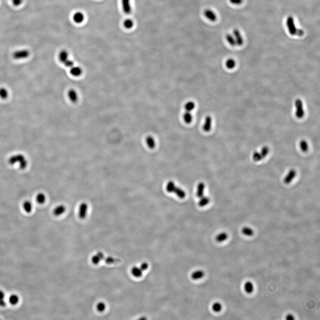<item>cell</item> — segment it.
<instances>
[{"instance_id":"7402d4cb","label":"cell","mask_w":320,"mask_h":320,"mask_svg":"<svg viewBox=\"0 0 320 320\" xmlns=\"http://www.w3.org/2000/svg\"><path fill=\"white\" fill-rule=\"evenodd\" d=\"M146 143L148 147L150 149H153L156 146V142L155 140L151 136L147 137L146 138Z\"/></svg>"},{"instance_id":"e0dca14e","label":"cell","mask_w":320,"mask_h":320,"mask_svg":"<svg viewBox=\"0 0 320 320\" xmlns=\"http://www.w3.org/2000/svg\"><path fill=\"white\" fill-rule=\"evenodd\" d=\"M19 296L16 294H12L10 295L8 299L9 302L12 306H15L18 304L19 301Z\"/></svg>"},{"instance_id":"bcb514c9","label":"cell","mask_w":320,"mask_h":320,"mask_svg":"<svg viewBox=\"0 0 320 320\" xmlns=\"http://www.w3.org/2000/svg\"><path fill=\"white\" fill-rule=\"evenodd\" d=\"M148 267H149V265L146 262H144L141 264L140 268L143 271H144L148 268Z\"/></svg>"},{"instance_id":"484cf974","label":"cell","mask_w":320,"mask_h":320,"mask_svg":"<svg viewBox=\"0 0 320 320\" xmlns=\"http://www.w3.org/2000/svg\"><path fill=\"white\" fill-rule=\"evenodd\" d=\"M195 106L194 102L192 101H189L186 103L184 106V108L186 111L191 112V111H194V109L195 108Z\"/></svg>"},{"instance_id":"1f68e13d","label":"cell","mask_w":320,"mask_h":320,"mask_svg":"<svg viewBox=\"0 0 320 320\" xmlns=\"http://www.w3.org/2000/svg\"><path fill=\"white\" fill-rule=\"evenodd\" d=\"M300 147L303 152H306L308 150V145L307 142L305 140H302L300 142Z\"/></svg>"},{"instance_id":"30bf717a","label":"cell","mask_w":320,"mask_h":320,"mask_svg":"<svg viewBox=\"0 0 320 320\" xmlns=\"http://www.w3.org/2000/svg\"><path fill=\"white\" fill-rule=\"evenodd\" d=\"M212 126V119L210 116H206L203 126V129L205 132L210 131Z\"/></svg>"},{"instance_id":"7a4b0ae2","label":"cell","mask_w":320,"mask_h":320,"mask_svg":"<svg viewBox=\"0 0 320 320\" xmlns=\"http://www.w3.org/2000/svg\"><path fill=\"white\" fill-rule=\"evenodd\" d=\"M286 24L289 33L292 36L297 35L300 37H301L304 35V31L301 29H298L296 27L295 23H294V19L291 16H290L287 17Z\"/></svg>"},{"instance_id":"44dd1931","label":"cell","mask_w":320,"mask_h":320,"mask_svg":"<svg viewBox=\"0 0 320 320\" xmlns=\"http://www.w3.org/2000/svg\"><path fill=\"white\" fill-rule=\"evenodd\" d=\"M183 118L185 123L189 124L193 121V115L190 112L186 111L183 114Z\"/></svg>"},{"instance_id":"4316f807","label":"cell","mask_w":320,"mask_h":320,"mask_svg":"<svg viewBox=\"0 0 320 320\" xmlns=\"http://www.w3.org/2000/svg\"><path fill=\"white\" fill-rule=\"evenodd\" d=\"M244 290L248 293H251L253 292L254 290V286L251 282H247L245 283L244 285Z\"/></svg>"},{"instance_id":"9c48e42d","label":"cell","mask_w":320,"mask_h":320,"mask_svg":"<svg viewBox=\"0 0 320 320\" xmlns=\"http://www.w3.org/2000/svg\"><path fill=\"white\" fill-rule=\"evenodd\" d=\"M122 9L125 14H129L132 12L130 0H121Z\"/></svg>"},{"instance_id":"d6986e66","label":"cell","mask_w":320,"mask_h":320,"mask_svg":"<svg viewBox=\"0 0 320 320\" xmlns=\"http://www.w3.org/2000/svg\"><path fill=\"white\" fill-rule=\"evenodd\" d=\"M204 272L201 270H196L192 273L191 277L194 280H199L203 277Z\"/></svg>"},{"instance_id":"8d00e7d4","label":"cell","mask_w":320,"mask_h":320,"mask_svg":"<svg viewBox=\"0 0 320 320\" xmlns=\"http://www.w3.org/2000/svg\"><path fill=\"white\" fill-rule=\"evenodd\" d=\"M252 158H253V160L256 162H259L262 160L260 152L257 151L254 152L252 156Z\"/></svg>"},{"instance_id":"9a60e30c","label":"cell","mask_w":320,"mask_h":320,"mask_svg":"<svg viewBox=\"0 0 320 320\" xmlns=\"http://www.w3.org/2000/svg\"><path fill=\"white\" fill-rule=\"evenodd\" d=\"M71 75L75 77H79L82 73V69L79 66H73L70 68Z\"/></svg>"},{"instance_id":"3957f363","label":"cell","mask_w":320,"mask_h":320,"mask_svg":"<svg viewBox=\"0 0 320 320\" xmlns=\"http://www.w3.org/2000/svg\"><path fill=\"white\" fill-rule=\"evenodd\" d=\"M295 105L296 108V112L295 113L296 117L298 118H302L305 114L304 109H303V102L300 100V99H298L295 101Z\"/></svg>"},{"instance_id":"8fae6325","label":"cell","mask_w":320,"mask_h":320,"mask_svg":"<svg viewBox=\"0 0 320 320\" xmlns=\"http://www.w3.org/2000/svg\"><path fill=\"white\" fill-rule=\"evenodd\" d=\"M66 211V207L64 205L61 204L56 206L53 210V214L55 216H60L65 213Z\"/></svg>"},{"instance_id":"ab89813d","label":"cell","mask_w":320,"mask_h":320,"mask_svg":"<svg viewBox=\"0 0 320 320\" xmlns=\"http://www.w3.org/2000/svg\"><path fill=\"white\" fill-rule=\"evenodd\" d=\"M105 261L106 263L113 264L115 262H118V261H120V260H119L118 259H115V258H113L112 257H108L106 258Z\"/></svg>"},{"instance_id":"2e32d148","label":"cell","mask_w":320,"mask_h":320,"mask_svg":"<svg viewBox=\"0 0 320 320\" xmlns=\"http://www.w3.org/2000/svg\"><path fill=\"white\" fill-rule=\"evenodd\" d=\"M205 188V185L202 182L199 183L197 186V191H196V196L198 198H201L204 196V190Z\"/></svg>"},{"instance_id":"d590c367","label":"cell","mask_w":320,"mask_h":320,"mask_svg":"<svg viewBox=\"0 0 320 320\" xmlns=\"http://www.w3.org/2000/svg\"><path fill=\"white\" fill-rule=\"evenodd\" d=\"M269 149L268 146H265L262 147L261 150V152L260 153L261 154V157L262 158L264 159L267 156L268 154L269 153Z\"/></svg>"},{"instance_id":"74e56055","label":"cell","mask_w":320,"mask_h":320,"mask_svg":"<svg viewBox=\"0 0 320 320\" xmlns=\"http://www.w3.org/2000/svg\"><path fill=\"white\" fill-rule=\"evenodd\" d=\"M212 309L215 312H219L222 310V305L219 302H215L212 305Z\"/></svg>"},{"instance_id":"836d02e7","label":"cell","mask_w":320,"mask_h":320,"mask_svg":"<svg viewBox=\"0 0 320 320\" xmlns=\"http://www.w3.org/2000/svg\"><path fill=\"white\" fill-rule=\"evenodd\" d=\"M225 66L229 69H233L236 66V62L233 59H229L225 62Z\"/></svg>"},{"instance_id":"f1b7e54d","label":"cell","mask_w":320,"mask_h":320,"mask_svg":"<svg viewBox=\"0 0 320 320\" xmlns=\"http://www.w3.org/2000/svg\"><path fill=\"white\" fill-rule=\"evenodd\" d=\"M7 301L6 300V294L2 290H0V307L6 306Z\"/></svg>"},{"instance_id":"4dcf8cb0","label":"cell","mask_w":320,"mask_h":320,"mask_svg":"<svg viewBox=\"0 0 320 320\" xmlns=\"http://www.w3.org/2000/svg\"><path fill=\"white\" fill-rule=\"evenodd\" d=\"M210 202V199L207 196H204L200 198V201L198 202V204L200 207H204L205 205H207Z\"/></svg>"},{"instance_id":"cb8c5ba5","label":"cell","mask_w":320,"mask_h":320,"mask_svg":"<svg viewBox=\"0 0 320 320\" xmlns=\"http://www.w3.org/2000/svg\"><path fill=\"white\" fill-rule=\"evenodd\" d=\"M228 235L225 232H222L217 234L216 237V240L218 242H222L228 238Z\"/></svg>"},{"instance_id":"7c38bea8","label":"cell","mask_w":320,"mask_h":320,"mask_svg":"<svg viewBox=\"0 0 320 320\" xmlns=\"http://www.w3.org/2000/svg\"><path fill=\"white\" fill-rule=\"evenodd\" d=\"M22 208L26 213H30L33 209V204L30 201L26 200L23 203Z\"/></svg>"},{"instance_id":"5bb4252c","label":"cell","mask_w":320,"mask_h":320,"mask_svg":"<svg viewBox=\"0 0 320 320\" xmlns=\"http://www.w3.org/2000/svg\"><path fill=\"white\" fill-rule=\"evenodd\" d=\"M59 58L60 61L64 64L69 59L68 52L66 50H61L59 54Z\"/></svg>"},{"instance_id":"5b68a950","label":"cell","mask_w":320,"mask_h":320,"mask_svg":"<svg viewBox=\"0 0 320 320\" xmlns=\"http://www.w3.org/2000/svg\"><path fill=\"white\" fill-rule=\"evenodd\" d=\"M88 205L87 203L85 202L81 204L79 206V211H78V216L79 218L81 219H84L86 218L87 216V212H88Z\"/></svg>"},{"instance_id":"ac0fdd59","label":"cell","mask_w":320,"mask_h":320,"mask_svg":"<svg viewBox=\"0 0 320 320\" xmlns=\"http://www.w3.org/2000/svg\"><path fill=\"white\" fill-rule=\"evenodd\" d=\"M68 97L70 100L73 102H76L78 100V94L75 90H70L69 91Z\"/></svg>"},{"instance_id":"83f0119b","label":"cell","mask_w":320,"mask_h":320,"mask_svg":"<svg viewBox=\"0 0 320 320\" xmlns=\"http://www.w3.org/2000/svg\"><path fill=\"white\" fill-rule=\"evenodd\" d=\"M241 232L245 236H248V237L252 236L254 233L253 229L247 226L243 227L241 229Z\"/></svg>"},{"instance_id":"f6af8a7d","label":"cell","mask_w":320,"mask_h":320,"mask_svg":"<svg viewBox=\"0 0 320 320\" xmlns=\"http://www.w3.org/2000/svg\"><path fill=\"white\" fill-rule=\"evenodd\" d=\"M229 1L233 5H239L243 2V0H229Z\"/></svg>"},{"instance_id":"d4e9b609","label":"cell","mask_w":320,"mask_h":320,"mask_svg":"<svg viewBox=\"0 0 320 320\" xmlns=\"http://www.w3.org/2000/svg\"><path fill=\"white\" fill-rule=\"evenodd\" d=\"M173 193H175L179 198H181V199L185 198L186 196V192L182 189L176 186L175 187Z\"/></svg>"},{"instance_id":"ffe728a7","label":"cell","mask_w":320,"mask_h":320,"mask_svg":"<svg viewBox=\"0 0 320 320\" xmlns=\"http://www.w3.org/2000/svg\"><path fill=\"white\" fill-rule=\"evenodd\" d=\"M36 200L38 203L43 204L46 201V196L44 193H38L36 196Z\"/></svg>"},{"instance_id":"6da1fadb","label":"cell","mask_w":320,"mask_h":320,"mask_svg":"<svg viewBox=\"0 0 320 320\" xmlns=\"http://www.w3.org/2000/svg\"><path fill=\"white\" fill-rule=\"evenodd\" d=\"M8 163L10 165H17L19 169L25 170L28 165V161L26 157L22 153L14 154L9 157Z\"/></svg>"},{"instance_id":"4fadbf2b","label":"cell","mask_w":320,"mask_h":320,"mask_svg":"<svg viewBox=\"0 0 320 320\" xmlns=\"http://www.w3.org/2000/svg\"><path fill=\"white\" fill-rule=\"evenodd\" d=\"M85 19L84 14L82 12H77L75 13L73 16V20L77 24L81 23L83 22Z\"/></svg>"},{"instance_id":"60d3db41","label":"cell","mask_w":320,"mask_h":320,"mask_svg":"<svg viewBox=\"0 0 320 320\" xmlns=\"http://www.w3.org/2000/svg\"><path fill=\"white\" fill-rule=\"evenodd\" d=\"M105 308V305L103 302H100L98 303L97 306V308L100 312H102L104 311Z\"/></svg>"},{"instance_id":"ba28073f","label":"cell","mask_w":320,"mask_h":320,"mask_svg":"<svg viewBox=\"0 0 320 320\" xmlns=\"http://www.w3.org/2000/svg\"><path fill=\"white\" fill-rule=\"evenodd\" d=\"M204 14L205 17L211 22H215L217 20L216 14L211 9H205L204 12Z\"/></svg>"},{"instance_id":"277c9868","label":"cell","mask_w":320,"mask_h":320,"mask_svg":"<svg viewBox=\"0 0 320 320\" xmlns=\"http://www.w3.org/2000/svg\"><path fill=\"white\" fill-rule=\"evenodd\" d=\"M30 55L29 50L26 49H20L14 52L13 56L16 59H24L28 58Z\"/></svg>"},{"instance_id":"603a6c76","label":"cell","mask_w":320,"mask_h":320,"mask_svg":"<svg viewBox=\"0 0 320 320\" xmlns=\"http://www.w3.org/2000/svg\"><path fill=\"white\" fill-rule=\"evenodd\" d=\"M143 271L140 269V268L137 267L136 266H134L131 269V273L133 276L136 277H140L142 275Z\"/></svg>"},{"instance_id":"e575fe53","label":"cell","mask_w":320,"mask_h":320,"mask_svg":"<svg viewBox=\"0 0 320 320\" xmlns=\"http://www.w3.org/2000/svg\"><path fill=\"white\" fill-rule=\"evenodd\" d=\"M134 23L133 20L130 19H126L123 22L124 27L127 29H130L134 26Z\"/></svg>"},{"instance_id":"f35d334b","label":"cell","mask_w":320,"mask_h":320,"mask_svg":"<svg viewBox=\"0 0 320 320\" xmlns=\"http://www.w3.org/2000/svg\"><path fill=\"white\" fill-rule=\"evenodd\" d=\"M8 96V92L5 88L0 89V97L3 99L6 98Z\"/></svg>"},{"instance_id":"d6a6232c","label":"cell","mask_w":320,"mask_h":320,"mask_svg":"<svg viewBox=\"0 0 320 320\" xmlns=\"http://www.w3.org/2000/svg\"><path fill=\"white\" fill-rule=\"evenodd\" d=\"M176 187V186H175V184H174L173 181H170L166 185V190H167L168 193H173V191H174V189H175Z\"/></svg>"},{"instance_id":"52a82bcc","label":"cell","mask_w":320,"mask_h":320,"mask_svg":"<svg viewBox=\"0 0 320 320\" xmlns=\"http://www.w3.org/2000/svg\"><path fill=\"white\" fill-rule=\"evenodd\" d=\"M233 36L235 38L236 45L238 46H242L244 43V40L238 30L236 29L233 30Z\"/></svg>"},{"instance_id":"f546056e","label":"cell","mask_w":320,"mask_h":320,"mask_svg":"<svg viewBox=\"0 0 320 320\" xmlns=\"http://www.w3.org/2000/svg\"><path fill=\"white\" fill-rule=\"evenodd\" d=\"M225 38H226V40H227L228 43L230 46H234L237 45H236L235 38H234L233 35H232L231 34L228 33V34H226V36H225Z\"/></svg>"},{"instance_id":"c3c4849f","label":"cell","mask_w":320,"mask_h":320,"mask_svg":"<svg viewBox=\"0 0 320 320\" xmlns=\"http://www.w3.org/2000/svg\"><path fill=\"white\" fill-rule=\"evenodd\" d=\"M97 255L98 256L100 260H103L104 258V255L102 252H98V254H97Z\"/></svg>"},{"instance_id":"b9f144b4","label":"cell","mask_w":320,"mask_h":320,"mask_svg":"<svg viewBox=\"0 0 320 320\" xmlns=\"http://www.w3.org/2000/svg\"><path fill=\"white\" fill-rule=\"evenodd\" d=\"M12 4L14 7H18L21 6L23 2V0H11Z\"/></svg>"},{"instance_id":"ee69618b","label":"cell","mask_w":320,"mask_h":320,"mask_svg":"<svg viewBox=\"0 0 320 320\" xmlns=\"http://www.w3.org/2000/svg\"><path fill=\"white\" fill-rule=\"evenodd\" d=\"M64 65L68 68H72L74 66V63L71 60L69 59L64 63Z\"/></svg>"},{"instance_id":"7bdbcfd3","label":"cell","mask_w":320,"mask_h":320,"mask_svg":"<svg viewBox=\"0 0 320 320\" xmlns=\"http://www.w3.org/2000/svg\"><path fill=\"white\" fill-rule=\"evenodd\" d=\"M100 261L101 260L97 254L96 255L93 256L92 257V263L94 264H98L100 262Z\"/></svg>"},{"instance_id":"7dc6e473","label":"cell","mask_w":320,"mask_h":320,"mask_svg":"<svg viewBox=\"0 0 320 320\" xmlns=\"http://www.w3.org/2000/svg\"><path fill=\"white\" fill-rule=\"evenodd\" d=\"M285 318H286V320H294V317L292 314H289L287 315H286Z\"/></svg>"},{"instance_id":"8992f818","label":"cell","mask_w":320,"mask_h":320,"mask_svg":"<svg viewBox=\"0 0 320 320\" xmlns=\"http://www.w3.org/2000/svg\"><path fill=\"white\" fill-rule=\"evenodd\" d=\"M297 175V172L294 169H291L289 170L287 175L283 179L284 183L285 184H289L294 179Z\"/></svg>"}]
</instances>
